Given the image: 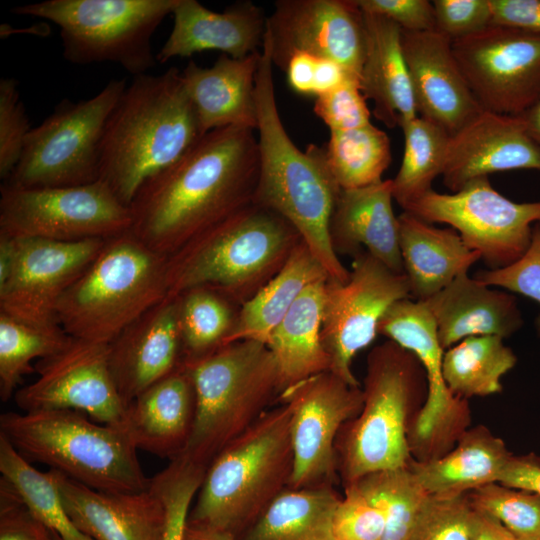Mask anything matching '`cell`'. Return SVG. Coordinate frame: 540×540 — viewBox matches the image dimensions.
<instances>
[{"label":"cell","mask_w":540,"mask_h":540,"mask_svg":"<svg viewBox=\"0 0 540 540\" xmlns=\"http://www.w3.org/2000/svg\"><path fill=\"white\" fill-rule=\"evenodd\" d=\"M254 132L238 126L212 130L173 165L149 178L129 206V231L168 258L250 205L259 173Z\"/></svg>","instance_id":"6da1fadb"},{"label":"cell","mask_w":540,"mask_h":540,"mask_svg":"<svg viewBox=\"0 0 540 540\" xmlns=\"http://www.w3.org/2000/svg\"><path fill=\"white\" fill-rule=\"evenodd\" d=\"M259 173L253 203L283 217L324 268L328 279L345 282L348 270L330 238V222L340 188L314 144L300 150L288 135L277 107L271 43L265 33L256 74Z\"/></svg>","instance_id":"7a4b0ae2"},{"label":"cell","mask_w":540,"mask_h":540,"mask_svg":"<svg viewBox=\"0 0 540 540\" xmlns=\"http://www.w3.org/2000/svg\"><path fill=\"white\" fill-rule=\"evenodd\" d=\"M204 135L179 69L135 76L106 122L99 180L129 207L149 178Z\"/></svg>","instance_id":"3957f363"},{"label":"cell","mask_w":540,"mask_h":540,"mask_svg":"<svg viewBox=\"0 0 540 540\" xmlns=\"http://www.w3.org/2000/svg\"><path fill=\"white\" fill-rule=\"evenodd\" d=\"M301 241L283 217L252 202L167 258V296L205 288L240 307L281 270Z\"/></svg>","instance_id":"277c9868"},{"label":"cell","mask_w":540,"mask_h":540,"mask_svg":"<svg viewBox=\"0 0 540 540\" xmlns=\"http://www.w3.org/2000/svg\"><path fill=\"white\" fill-rule=\"evenodd\" d=\"M291 406L270 407L208 465L188 521L239 537L288 485Z\"/></svg>","instance_id":"5b68a950"},{"label":"cell","mask_w":540,"mask_h":540,"mask_svg":"<svg viewBox=\"0 0 540 540\" xmlns=\"http://www.w3.org/2000/svg\"><path fill=\"white\" fill-rule=\"evenodd\" d=\"M426 372L418 358L391 340L367 356L360 412L336 439L343 487L361 477L408 465V432L427 396Z\"/></svg>","instance_id":"8992f818"},{"label":"cell","mask_w":540,"mask_h":540,"mask_svg":"<svg viewBox=\"0 0 540 540\" xmlns=\"http://www.w3.org/2000/svg\"><path fill=\"white\" fill-rule=\"evenodd\" d=\"M0 434L28 461L44 463L90 488L139 492L151 485L125 430L91 421L81 412L3 413Z\"/></svg>","instance_id":"52a82bcc"},{"label":"cell","mask_w":540,"mask_h":540,"mask_svg":"<svg viewBox=\"0 0 540 540\" xmlns=\"http://www.w3.org/2000/svg\"><path fill=\"white\" fill-rule=\"evenodd\" d=\"M166 261L130 231L107 239L61 297L59 326L74 339L110 344L167 297Z\"/></svg>","instance_id":"ba28073f"},{"label":"cell","mask_w":540,"mask_h":540,"mask_svg":"<svg viewBox=\"0 0 540 540\" xmlns=\"http://www.w3.org/2000/svg\"><path fill=\"white\" fill-rule=\"evenodd\" d=\"M183 364L193 380L196 413L179 457L207 469L225 446L277 402V365L267 345L255 340L232 342Z\"/></svg>","instance_id":"9c48e42d"},{"label":"cell","mask_w":540,"mask_h":540,"mask_svg":"<svg viewBox=\"0 0 540 540\" xmlns=\"http://www.w3.org/2000/svg\"><path fill=\"white\" fill-rule=\"evenodd\" d=\"M178 0H46L11 13L49 20L60 29L64 58L73 64L111 62L147 74L158 62L152 36Z\"/></svg>","instance_id":"30bf717a"},{"label":"cell","mask_w":540,"mask_h":540,"mask_svg":"<svg viewBox=\"0 0 540 540\" xmlns=\"http://www.w3.org/2000/svg\"><path fill=\"white\" fill-rule=\"evenodd\" d=\"M126 87L125 79H115L89 99L61 102L31 129L21 158L5 184L45 188L98 181L105 125Z\"/></svg>","instance_id":"8fae6325"},{"label":"cell","mask_w":540,"mask_h":540,"mask_svg":"<svg viewBox=\"0 0 540 540\" xmlns=\"http://www.w3.org/2000/svg\"><path fill=\"white\" fill-rule=\"evenodd\" d=\"M131 211L101 180L45 188L1 186L0 234L62 242L109 239L131 228Z\"/></svg>","instance_id":"7c38bea8"},{"label":"cell","mask_w":540,"mask_h":540,"mask_svg":"<svg viewBox=\"0 0 540 540\" xmlns=\"http://www.w3.org/2000/svg\"><path fill=\"white\" fill-rule=\"evenodd\" d=\"M403 211L428 223L448 224L489 269L516 262L528 249L540 222V201L518 203L496 191L489 177L475 179L451 194L431 189Z\"/></svg>","instance_id":"4fadbf2b"},{"label":"cell","mask_w":540,"mask_h":540,"mask_svg":"<svg viewBox=\"0 0 540 540\" xmlns=\"http://www.w3.org/2000/svg\"><path fill=\"white\" fill-rule=\"evenodd\" d=\"M378 334L412 352L426 372L427 396L408 432L412 459L426 462L445 455L470 428L471 411L468 400L455 396L445 383L444 349L431 311L423 301L398 300L382 316Z\"/></svg>","instance_id":"5bb4252c"},{"label":"cell","mask_w":540,"mask_h":540,"mask_svg":"<svg viewBox=\"0 0 540 540\" xmlns=\"http://www.w3.org/2000/svg\"><path fill=\"white\" fill-rule=\"evenodd\" d=\"M410 297L405 274L392 271L366 251L353 257L347 281L328 279L321 337L330 359L329 371L360 386L352 371L354 357L374 341L387 309Z\"/></svg>","instance_id":"9a60e30c"},{"label":"cell","mask_w":540,"mask_h":540,"mask_svg":"<svg viewBox=\"0 0 540 540\" xmlns=\"http://www.w3.org/2000/svg\"><path fill=\"white\" fill-rule=\"evenodd\" d=\"M457 64L484 111L520 116L540 99V34L490 25L452 40Z\"/></svg>","instance_id":"2e32d148"},{"label":"cell","mask_w":540,"mask_h":540,"mask_svg":"<svg viewBox=\"0 0 540 540\" xmlns=\"http://www.w3.org/2000/svg\"><path fill=\"white\" fill-rule=\"evenodd\" d=\"M279 402L288 403L292 410L294 465L288 487L335 486L340 481L336 439L362 408L361 386L326 371L283 391Z\"/></svg>","instance_id":"e0dca14e"},{"label":"cell","mask_w":540,"mask_h":540,"mask_svg":"<svg viewBox=\"0 0 540 540\" xmlns=\"http://www.w3.org/2000/svg\"><path fill=\"white\" fill-rule=\"evenodd\" d=\"M34 368L37 379L14 395L23 412L74 410L95 422L121 426L126 407L111 373L109 344L72 338Z\"/></svg>","instance_id":"ac0fdd59"},{"label":"cell","mask_w":540,"mask_h":540,"mask_svg":"<svg viewBox=\"0 0 540 540\" xmlns=\"http://www.w3.org/2000/svg\"><path fill=\"white\" fill-rule=\"evenodd\" d=\"M15 239V263L0 285V312L35 326H59L56 309L61 297L93 262L107 239Z\"/></svg>","instance_id":"d6986e66"},{"label":"cell","mask_w":540,"mask_h":540,"mask_svg":"<svg viewBox=\"0 0 540 540\" xmlns=\"http://www.w3.org/2000/svg\"><path fill=\"white\" fill-rule=\"evenodd\" d=\"M273 65L298 52L331 59L360 79L366 37L355 0H279L267 18Z\"/></svg>","instance_id":"ffe728a7"},{"label":"cell","mask_w":540,"mask_h":540,"mask_svg":"<svg viewBox=\"0 0 540 540\" xmlns=\"http://www.w3.org/2000/svg\"><path fill=\"white\" fill-rule=\"evenodd\" d=\"M516 169L540 173V145L521 115L483 110L450 135L441 176L444 185L456 192L475 179Z\"/></svg>","instance_id":"44dd1931"},{"label":"cell","mask_w":540,"mask_h":540,"mask_svg":"<svg viewBox=\"0 0 540 540\" xmlns=\"http://www.w3.org/2000/svg\"><path fill=\"white\" fill-rule=\"evenodd\" d=\"M418 116L453 135L483 109L473 96L452 51V40L437 30H402Z\"/></svg>","instance_id":"7402d4cb"},{"label":"cell","mask_w":540,"mask_h":540,"mask_svg":"<svg viewBox=\"0 0 540 540\" xmlns=\"http://www.w3.org/2000/svg\"><path fill=\"white\" fill-rule=\"evenodd\" d=\"M177 297H166L109 344V364L125 407L183 365Z\"/></svg>","instance_id":"603a6c76"},{"label":"cell","mask_w":540,"mask_h":540,"mask_svg":"<svg viewBox=\"0 0 540 540\" xmlns=\"http://www.w3.org/2000/svg\"><path fill=\"white\" fill-rule=\"evenodd\" d=\"M52 470L67 514L91 540L161 539L166 512L152 484L139 492H105Z\"/></svg>","instance_id":"cb8c5ba5"},{"label":"cell","mask_w":540,"mask_h":540,"mask_svg":"<svg viewBox=\"0 0 540 540\" xmlns=\"http://www.w3.org/2000/svg\"><path fill=\"white\" fill-rule=\"evenodd\" d=\"M171 15L172 30L156 54L159 63L207 50L244 58L262 47L268 18L251 1L236 2L215 12L197 0H178Z\"/></svg>","instance_id":"d4e9b609"},{"label":"cell","mask_w":540,"mask_h":540,"mask_svg":"<svg viewBox=\"0 0 540 540\" xmlns=\"http://www.w3.org/2000/svg\"><path fill=\"white\" fill-rule=\"evenodd\" d=\"M195 413V388L183 364L136 396L126 406L120 427L137 449L172 461L186 448Z\"/></svg>","instance_id":"484cf974"},{"label":"cell","mask_w":540,"mask_h":540,"mask_svg":"<svg viewBox=\"0 0 540 540\" xmlns=\"http://www.w3.org/2000/svg\"><path fill=\"white\" fill-rule=\"evenodd\" d=\"M392 179L355 189H340L330 222L339 256L366 251L392 271L404 274L399 220L393 210Z\"/></svg>","instance_id":"4316f807"},{"label":"cell","mask_w":540,"mask_h":540,"mask_svg":"<svg viewBox=\"0 0 540 540\" xmlns=\"http://www.w3.org/2000/svg\"><path fill=\"white\" fill-rule=\"evenodd\" d=\"M261 49L236 59L221 54L210 67L189 61L181 71L204 134L238 126L257 129L256 74Z\"/></svg>","instance_id":"83f0119b"},{"label":"cell","mask_w":540,"mask_h":540,"mask_svg":"<svg viewBox=\"0 0 540 540\" xmlns=\"http://www.w3.org/2000/svg\"><path fill=\"white\" fill-rule=\"evenodd\" d=\"M423 302L434 317L444 351L472 336L509 337L523 324L512 294L491 288L468 272Z\"/></svg>","instance_id":"f1b7e54d"},{"label":"cell","mask_w":540,"mask_h":540,"mask_svg":"<svg viewBox=\"0 0 540 540\" xmlns=\"http://www.w3.org/2000/svg\"><path fill=\"white\" fill-rule=\"evenodd\" d=\"M363 12V11H362ZM365 57L360 85L373 115L389 128L401 127L418 116L402 47V30L390 19L363 12Z\"/></svg>","instance_id":"f546056e"},{"label":"cell","mask_w":540,"mask_h":540,"mask_svg":"<svg viewBox=\"0 0 540 540\" xmlns=\"http://www.w3.org/2000/svg\"><path fill=\"white\" fill-rule=\"evenodd\" d=\"M398 220L404 274L414 300L429 299L481 260L452 228H437L405 211Z\"/></svg>","instance_id":"4dcf8cb0"},{"label":"cell","mask_w":540,"mask_h":540,"mask_svg":"<svg viewBox=\"0 0 540 540\" xmlns=\"http://www.w3.org/2000/svg\"><path fill=\"white\" fill-rule=\"evenodd\" d=\"M512 453L487 427L468 428L445 455L408 466L431 496L453 497L498 482Z\"/></svg>","instance_id":"1f68e13d"},{"label":"cell","mask_w":540,"mask_h":540,"mask_svg":"<svg viewBox=\"0 0 540 540\" xmlns=\"http://www.w3.org/2000/svg\"><path fill=\"white\" fill-rule=\"evenodd\" d=\"M327 280L316 281L302 292L266 343L277 365L280 394L330 370L321 337Z\"/></svg>","instance_id":"d6a6232c"},{"label":"cell","mask_w":540,"mask_h":540,"mask_svg":"<svg viewBox=\"0 0 540 540\" xmlns=\"http://www.w3.org/2000/svg\"><path fill=\"white\" fill-rule=\"evenodd\" d=\"M322 279H328L327 273L301 241L281 270L239 307L234 327L223 345L240 340L266 344L302 292Z\"/></svg>","instance_id":"836d02e7"},{"label":"cell","mask_w":540,"mask_h":540,"mask_svg":"<svg viewBox=\"0 0 540 540\" xmlns=\"http://www.w3.org/2000/svg\"><path fill=\"white\" fill-rule=\"evenodd\" d=\"M341 497L335 486L287 487L236 540H336Z\"/></svg>","instance_id":"e575fe53"},{"label":"cell","mask_w":540,"mask_h":540,"mask_svg":"<svg viewBox=\"0 0 540 540\" xmlns=\"http://www.w3.org/2000/svg\"><path fill=\"white\" fill-rule=\"evenodd\" d=\"M504 338L472 336L444 351L442 372L448 389L462 399L489 396L503 389L501 378L516 364Z\"/></svg>","instance_id":"d590c367"},{"label":"cell","mask_w":540,"mask_h":540,"mask_svg":"<svg viewBox=\"0 0 540 540\" xmlns=\"http://www.w3.org/2000/svg\"><path fill=\"white\" fill-rule=\"evenodd\" d=\"M0 473L27 509L62 540H91L72 522L52 469L40 472L0 434Z\"/></svg>","instance_id":"8d00e7d4"},{"label":"cell","mask_w":540,"mask_h":540,"mask_svg":"<svg viewBox=\"0 0 540 540\" xmlns=\"http://www.w3.org/2000/svg\"><path fill=\"white\" fill-rule=\"evenodd\" d=\"M325 157L342 190L381 182L392 161L388 135L372 123L346 131H330Z\"/></svg>","instance_id":"74e56055"},{"label":"cell","mask_w":540,"mask_h":540,"mask_svg":"<svg viewBox=\"0 0 540 540\" xmlns=\"http://www.w3.org/2000/svg\"><path fill=\"white\" fill-rule=\"evenodd\" d=\"M404 135L401 166L392 179L394 200L402 209L432 189L442 175L450 135L437 124L417 116L400 127Z\"/></svg>","instance_id":"f35d334b"},{"label":"cell","mask_w":540,"mask_h":540,"mask_svg":"<svg viewBox=\"0 0 540 540\" xmlns=\"http://www.w3.org/2000/svg\"><path fill=\"white\" fill-rule=\"evenodd\" d=\"M71 339L60 326H35L0 312L1 400L8 401L23 377L35 371L34 359L56 354Z\"/></svg>","instance_id":"ab89813d"},{"label":"cell","mask_w":540,"mask_h":540,"mask_svg":"<svg viewBox=\"0 0 540 540\" xmlns=\"http://www.w3.org/2000/svg\"><path fill=\"white\" fill-rule=\"evenodd\" d=\"M351 484L383 512V540H407L431 496L408 465L370 473Z\"/></svg>","instance_id":"60d3db41"},{"label":"cell","mask_w":540,"mask_h":540,"mask_svg":"<svg viewBox=\"0 0 540 540\" xmlns=\"http://www.w3.org/2000/svg\"><path fill=\"white\" fill-rule=\"evenodd\" d=\"M177 299L184 362L221 347L234 327L239 307L205 288L188 290Z\"/></svg>","instance_id":"b9f144b4"},{"label":"cell","mask_w":540,"mask_h":540,"mask_svg":"<svg viewBox=\"0 0 540 540\" xmlns=\"http://www.w3.org/2000/svg\"><path fill=\"white\" fill-rule=\"evenodd\" d=\"M472 507L501 522L519 540H540V495L499 482L467 493Z\"/></svg>","instance_id":"7bdbcfd3"},{"label":"cell","mask_w":540,"mask_h":540,"mask_svg":"<svg viewBox=\"0 0 540 540\" xmlns=\"http://www.w3.org/2000/svg\"><path fill=\"white\" fill-rule=\"evenodd\" d=\"M205 471V468L179 457L151 478V484L166 512L160 540H184L190 505L201 486Z\"/></svg>","instance_id":"ee69618b"},{"label":"cell","mask_w":540,"mask_h":540,"mask_svg":"<svg viewBox=\"0 0 540 540\" xmlns=\"http://www.w3.org/2000/svg\"><path fill=\"white\" fill-rule=\"evenodd\" d=\"M467 494L430 496L407 540H471Z\"/></svg>","instance_id":"f6af8a7d"},{"label":"cell","mask_w":540,"mask_h":540,"mask_svg":"<svg viewBox=\"0 0 540 540\" xmlns=\"http://www.w3.org/2000/svg\"><path fill=\"white\" fill-rule=\"evenodd\" d=\"M28 116L12 77L0 80V178L7 181L16 168L29 132Z\"/></svg>","instance_id":"bcb514c9"},{"label":"cell","mask_w":540,"mask_h":540,"mask_svg":"<svg viewBox=\"0 0 540 540\" xmlns=\"http://www.w3.org/2000/svg\"><path fill=\"white\" fill-rule=\"evenodd\" d=\"M344 488L333 517L336 540H383L386 521L383 512L358 488Z\"/></svg>","instance_id":"7dc6e473"},{"label":"cell","mask_w":540,"mask_h":540,"mask_svg":"<svg viewBox=\"0 0 540 540\" xmlns=\"http://www.w3.org/2000/svg\"><path fill=\"white\" fill-rule=\"evenodd\" d=\"M474 277L486 285L518 293L540 305V222L533 226L530 245L516 262L503 268L480 271ZM535 327L540 335V313Z\"/></svg>","instance_id":"c3c4849f"},{"label":"cell","mask_w":540,"mask_h":540,"mask_svg":"<svg viewBox=\"0 0 540 540\" xmlns=\"http://www.w3.org/2000/svg\"><path fill=\"white\" fill-rule=\"evenodd\" d=\"M313 110L330 131L352 130L371 123V112L356 78L316 97Z\"/></svg>","instance_id":"681fc988"},{"label":"cell","mask_w":540,"mask_h":540,"mask_svg":"<svg viewBox=\"0 0 540 540\" xmlns=\"http://www.w3.org/2000/svg\"><path fill=\"white\" fill-rule=\"evenodd\" d=\"M284 71L289 87L300 95L318 97L356 78L339 63L310 53L298 52L288 60Z\"/></svg>","instance_id":"f907efd6"},{"label":"cell","mask_w":540,"mask_h":540,"mask_svg":"<svg viewBox=\"0 0 540 540\" xmlns=\"http://www.w3.org/2000/svg\"><path fill=\"white\" fill-rule=\"evenodd\" d=\"M436 30L451 40L492 25L490 0H434Z\"/></svg>","instance_id":"816d5d0a"},{"label":"cell","mask_w":540,"mask_h":540,"mask_svg":"<svg viewBox=\"0 0 540 540\" xmlns=\"http://www.w3.org/2000/svg\"><path fill=\"white\" fill-rule=\"evenodd\" d=\"M0 540H56L14 491L0 480Z\"/></svg>","instance_id":"f5cc1de1"},{"label":"cell","mask_w":540,"mask_h":540,"mask_svg":"<svg viewBox=\"0 0 540 540\" xmlns=\"http://www.w3.org/2000/svg\"><path fill=\"white\" fill-rule=\"evenodd\" d=\"M366 13L384 16L407 32L436 30L432 1L428 0H355Z\"/></svg>","instance_id":"db71d44e"},{"label":"cell","mask_w":540,"mask_h":540,"mask_svg":"<svg viewBox=\"0 0 540 540\" xmlns=\"http://www.w3.org/2000/svg\"><path fill=\"white\" fill-rule=\"evenodd\" d=\"M492 25L540 34V0H490Z\"/></svg>","instance_id":"11a10c76"},{"label":"cell","mask_w":540,"mask_h":540,"mask_svg":"<svg viewBox=\"0 0 540 540\" xmlns=\"http://www.w3.org/2000/svg\"><path fill=\"white\" fill-rule=\"evenodd\" d=\"M498 482L540 495V458L534 454H512Z\"/></svg>","instance_id":"9f6ffc18"},{"label":"cell","mask_w":540,"mask_h":540,"mask_svg":"<svg viewBox=\"0 0 540 540\" xmlns=\"http://www.w3.org/2000/svg\"><path fill=\"white\" fill-rule=\"evenodd\" d=\"M471 540H519L490 514L472 507L470 517Z\"/></svg>","instance_id":"6f0895ef"},{"label":"cell","mask_w":540,"mask_h":540,"mask_svg":"<svg viewBox=\"0 0 540 540\" xmlns=\"http://www.w3.org/2000/svg\"><path fill=\"white\" fill-rule=\"evenodd\" d=\"M17 254L15 238L0 234V285L9 277Z\"/></svg>","instance_id":"680465c9"},{"label":"cell","mask_w":540,"mask_h":540,"mask_svg":"<svg viewBox=\"0 0 540 540\" xmlns=\"http://www.w3.org/2000/svg\"><path fill=\"white\" fill-rule=\"evenodd\" d=\"M184 540H236L228 532L187 521Z\"/></svg>","instance_id":"91938a15"},{"label":"cell","mask_w":540,"mask_h":540,"mask_svg":"<svg viewBox=\"0 0 540 540\" xmlns=\"http://www.w3.org/2000/svg\"><path fill=\"white\" fill-rule=\"evenodd\" d=\"M521 116L526 123L528 132L540 145V99L530 110Z\"/></svg>","instance_id":"94428289"},{"label":"cell","mask_w":540,"mask_h":540,"mask_svg":"<svg viewBox=\"0 0 540 540\" xmlns=\"http://www.w3.org/2000/svg\"><path fill=\"white\" fill-rule=\"evenodd\" d=\"M56 540H62L57 534H55Z\"/></svg>","instance_id":"6125c7cd"}]
</instances>
